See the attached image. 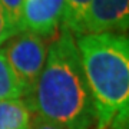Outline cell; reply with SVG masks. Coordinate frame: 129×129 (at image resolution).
Wrapping results in <instances>:
<instances>
[{
  "instance_id": "6da1fadb",
  "label": "cell",
  "mask_w": 129,
  "mask_h": 129,
  "mask_svg": "<svg viewBox=\"0 0 129 129\" xmlns=\"http://www.w3.org/2000/svg\"><path fill=\"white\" fill-rule=\"evenodd\" d=\"M33 115L64 129H95L96 112L76 37L63 24L47 49L45 66L23 98Z\"/></svg>"
},
{
  "instance_id": "7a4b0ae2",
  "label": "cell",
  "mask_w": 129,
  "mask_h": 129,
  "mask_svg": "<svg viewBox=\"0 0 129 129\" xmlns=\"http://www.w3.org/2000/svg\"><path fill=\"white\" fill-rule=\"evenodd\" d=\"M76 45L96 112L95 129H108L129 112V40L123 33L79 35Z\"/></svg>"
},
{
  "instance_id": "3957f363",
  "label": "cell",
  "mask_w": 129,
  "mask_h": 129,
  "mask_svg": "<svg viewBox=\"0 0 129 129\" xmlns=\"http://www.w3.org/2000/svg\"><path fill=\"white\" fill-rule=\"evenodd\" d=\"M7 42L9 43L3 50L24 98L35 86L45 66L47 55L46 42L43 37L26 30L16 33Z\"/></svg>"
},
{
  "instance_id": "277c9868",
  "label": "cell",
  "mask_w": 129,
  "mask_h": 129,
  "mask_svg": "<svg viewBox=\"0 0 129 129\" xmlns=\"http://www.w3.org/2000/svg\"><path fill=\"white\" fill-rule=\"evenodd\" d=\"M129 24V0H90L80 35L123 33ZM79 36V35H78Z\"/></svg>"
},
{
  "instance_id": "5b68a950",
  "label": "cell",
  "mask_w": 129,
  "mask_h": 129,
  "mask_svg": "<svg viewBox=\"0 0 129 129\" xmlns=\"http://www.w3.org/2000/svg\"><path fill=\"white\" fill-rule=\"evenodd\" d=\"M64 0H24L22 30L40 37L53 36L63 19Z\"/></svg>"
},
{
  "instance_id": "8992f818",
  "label": "cell",
  "mask_w": 129,
  "mask_h": 129,
  "mask_svg": "<svg viewBox=\"0 0 129 129\" xmlns=\"http://www.w3.org/2000/svg\"><path fill=\"white\" fill-rule=\"evenodd\" d=\"M32 112L23 99L0 101V129H29Z\"/></svg>"
},
{
  "instance_id": "52a82bcc",
  "label": "cell",
  "mask_w": 129,
  "mask_h": 129,
  "mask_svg": "<svg viewBox=\"0 0 129 129\" xmlns=\"http://www.w3.org/2000/svg\"><path fill=\"white\" fill-rule=\"evenodd\" d=\"M23 98V90L6 59L3 47H0V101Z\"/></svg>"
},
{
  "instance_id": "ba28073f",
  "label": "cell",
  "mask_w": 129,
  "mask_h": 129,
  "mask_svg": "<svg viewBox=\"0 0 129 129\" xmlns=\"http://www.w3.org/2000/svg\"><path fill=\"white\" fill-rule=\"evenodd\" d=\"M89 3L90 0H64L62 24L69 29L73 35H80L82 20L88 10Z\"/></svg>"
},
{
  "instance_id": "9c48e42d",
  "label": "cell",
  "mask_w": 129,
  "mask_h": 129,
  "mask_svg": "<svg viewBox=\"0 0 129 129\" xmlns=\"http://www.w3.org/2000/svg\"><path fill=\"white\" fill-rule=\"evenodd\" d=\"M0 3L3 5L10 22L13 23L17 33L22 32V14H23L24 0H0Z\"/></svg>"
},
{
  "instance_id": "30bf717a",
  "label": "cell",
  "mask_w": 129,
  "mask_h": 129,
  "mask_svg": "<svg viewBox=\"0 0 129 129\" xmlns=\"http://www.w3.org/2000/svg\"><path fill=\"white\" fill-rule=\"evenodd\" d=\"M16 33H17V30L14 29L13 23L10 22L3 5L0 3V46L6 43L9 39H12Z\"/></svg>"
},
{
  "instance_id": "8fae6325",
  "label": "cell",
  "mask_w": 129,
  "mask_h": 129,
  "mask_svg": "<svg viewBox=\"0 0 129 129\" xmlns=\"http://www.w3.org/2000/svg\"><path fill=\"white\" fill-rule=\"evenodd\" d=\"M108 129H129V112L118 113Z\"/></svg>"
},
{
  "instance_id": "7c38bea8",
  "label": "cell",
  "mask_w": 129,
  "mask_h": 129,
  "mask_svg": "<svg viewBox=\"0 0 129 129\" xmlns=\"http://www.w3.org/2000/svg\"><path fill=\"white\" fill-rule=\"evenodd\" d=\"M29 129H64V128H60V126H57L55 123L46 122V120H43L42 118H39V116L32 113V119H30Z\"/></svg>"
}]
</instances>
